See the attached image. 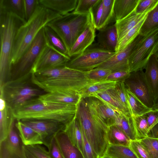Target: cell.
I'll use <instances>...</instances> for the list:
<instances>
[{
	"label": "cell",
	"mask_w": 158,
	"mask_h": 158,
	"mask_svg": "<svg viewBox=\"0 0 158 158\" xmlns=\"http://www.w3.org/2000/svg\"><path fill=\"white\" fill-rule=\"evenodd\" d=\"M33 82L46 93L73 90L80 92L96 82L87 78L86 72L66 66L32 73Z\"/></svg>",
	"instance_id": "1"
},
{
	"label": "cell",
	"mask_w": 158,
	"mask_h": 158,
	"mask_svg": "<svg viewBox=\"0 0 158 158\" xmlns=\"http://www.w3.org/2000/svg\"><path fill=\"white\" fill-rule=\"evenodd\" d=\"M77 106L31 99L13 110L16 121L43 119L55 121L65 125L75 116Z\"/></svg>",
	"instance_id": "2"
},
{
	"label": "cell",
	"mask_w": 158,
	"mask_h": 158,
	"mask_svg": "<svg viewBox=\"0 0 158 158\" xmlns=\"http://www.w3.org/2000/svg\"><path fill=\"white\" fill-rule=\"evenodd\" d=\"M26 22L11 12L0 9V86L10 79L15 37L19 28Z\"/></svg>",
	"instance_id": "3"
},
{
	"label": "cell",
	"mask_w": 158,
	"mask_h": 158,
	"mask_svg": "<svg viewBox=\"0 0 158 158\" xmlns=\"http://www.w3.org/2000/svg\"><path fill=\"white\" fill-rule=\"evenodd\" d=\"M61 16L39 3L31 17L18 31L12 52L11 65L27 49L42 28L52 20Z\"/></svg>",
	"instance_id": "4"
},
{
	"label": "cell",
	"mask_w": 158,
	"mask_h": 158,
	"mask_svg": "<svg viewBox=\"0 0 158 158\" xmlns=\"http://www.w3.org/2000/svg\"><path fill=\"white\" fill-rule=\"evenodd\" d=\"M46 93L33 82L31 73L10 80L0 86V96L13 110Z\"/></svg>",
	"instance_id": "5"
},
{
	"label": "cell",
	"mask_w": 158,
	"mask_h": 158,
	"mask_svg": "<svg viewBox=\"0 0 158 158\" xmlns=\"http://www.w3.org/2000/svg\"><path fill=\"white\" fill-rule=\"evenodd\" d=\"M76 116L81 131L99 158L104 156L109 145L107 139L108 128L94 119L85 98H82L77 105Z\"/></svg>",
	"instance_id": "6"
},
{
	"label": "cell",
	"mask_w": 158,
	"mask_h": 158,
	"mask_svg": "<svg viewBox=\"0 0 158 158\" xmlns=\"http://www.w3.org/2000/svg\"><path fill=\"white\" fill-rule=\"evenodd\" d=\"M91 18L90 10L85 14H79L73 11L53 19L46 25L58 35L69 53L77 38L86 28Z\"/></svg>",
	"instance_id": "7"
},
{
	"label": "cell",
	"mask_w": 158,
	"mask_h": 158,
	"mask_svg": "<svg viewBox=\"0 0 158 158\" xmlns=\"http://www.w3.org/2000/svg\"><path fill=\"white\" fill-rule=\"evenodd\" d=\"M44 27L38 32L26 51L15 63L12 65L10 80L17 78L30 73L47 44Z\"/></svg>",
	"instance_id": "8"
},
{
	"label": "cell",
	"mask_w": 158,
	"mask_h": 158,
	"mask_svg": "<svg viewBox=\"0 0 158 158\" xmlns=\"http://www.w3.org/2000/svg\"><path fill=\"white\" fill-rule=\"evenodd\" d=\"M116 52L98 46L88 48L81 54L70 57L66 66L69 68L87 72L97 68Z\"/></svg>",
	"instance_id": "9"
},
{
	"label": "cell",
	"mask_w": 158,
	"mask_h": 158,
	"mask_svg": "<svg viewBox=\"0 0 158 158\" xmlns=\"http://www.w3.org/2000/svg\"><path fill=\"white\" fill-rule=\"evenodd\" d=\"M158 45V28L143 36L130 55V72L145 69L148 61Z\"/></svg>",
	"instance_id": "10"
},
{
	"label": "cell",
	"mask_w": 158,
	"mask_h": 158,
	"mask_svg": "<svg viewBox=\"0 0 158 158\" xmlns=\"http://www.w3.org/2000/svg\"><path fill=\"white\" fill-rule=\"evenodd\" d=\"M127 87L144 105L152 109L154 100L146 81L144 72L140 70L131 72L125 81Z\"/></svg>",
	"instance_id": "11"
},
{
	"label": "cell",
	"mask_w": 158,
	"mask_h": 158,
	"mask_svg": "<svg viewBox=\"0 0 158 158\" xmlns=\"http://www.w3.org/2000/svg\"><path fill=\"white\" fill-rule=\"evenodd\" d=\"M71 58L47 44L32 68L30 73L36 72L66 66Z\"/></svg>",
	"instance_id": "12"
},
{
	"label": "cell",
	"mask_w": 158,
	"mask_h": 158,
	"mask_svg": "<svg viewBox=\"0 0 158 158\" xmlns=\"http://www.w3.org/2000/svg\"><path fill=\"white\" fill-rule=\"evenodd\" d=\"M15 124V122L7 137L0 141V158H27L25 145Z\"/></svg>",
	"instance_id": "13"
},
{
	"label": "cell",
	"mask_w": 158,
	"mask_h": 158,
	"mask_svg": "<svg viewBox=\"0 0 158 158\" xmlns=\"http://www.w3.org/2000/svg\"><path fill=\"white\" fill-rule=\"evenodd\" d=\"M85 99L91 114L98 123L107 128L114 125L121 112L113 109L96 98L90 97Z\"/></svg>",
	"instance_id": "14"
},
{
	"label": "cell",
	"mask_w": 158,
	"mask_h": 158,
	"mask_svg": "<svg viewBox=\"0 0 158 158\" xmlns=\"http://www.w3.org/2000/svg\"><path fill=\"white\" fill-rule=\"evenodd\" d=\"M20 121L36 131L40 135L43 144L47 148L52 139L58 132L63 130L65 126L62 123L51 120L32 119Z\"/></svg>",
	"instance_id": "15"
},
{
	"label": "cell",
	"mask_w": 158,
	"mask_h": 158,
	"mask_svg": "<svg viewBox=\"0 0 158 158\" xmlns=\"http://www.w3.org/2000/svg\"><path fill=\"white\" fill-rule=\"evenodd\" d=\"M139 35L126 48L116 53L96 68L110 70L112 73L120 71H129V57L143 37Z\"/></svg>",
	"instance_id": "16"
},
{
	"label": "cell",
	"mask_w": 158,
	"mask_h": 158,
	"mask_svg": "<svg viewBox=\"0 0 158 158\" xmlns=\"http://www.w3.org/2000/svg\"><path fill=\"white\" fill-rule=\"evenodd\" d=\"M91 18L86 28L79 36L68 53V56L73 57L83 52L92 44L95 37V27L91 10Z\"/></svg>",
	"instance_id": "17"
},
{
	"label": "cell",
	"mask_w": 158,
	"mask_h": 158,
	"mask_svg": "<svg viewBox=\"0 0 158 158\" xmlns=\"http://www.w3.org/2000/svg\"><path fill=\"white\" fill-rule=\"evenodd\" d=\"M45 101L77 106L82 99L79 92L73 91H58L47 93L38 97Z\"/></svg>",
	"instance_id": "18"
},
{
	"label": "cell",
	"mask_w": 158,
	"mask_h": 158,
	"mask_svg": "<svg viewBox=\"0 0 158 158\" xmlns=\"http://www.w3.org/2000/svg\"><path fill=\"white\" fill-rule=\"evenodd\" d=\"M99 31L97 35L98 46L106 50L115 52L118 36L115 24L108 25Z\"/></svg>",
	"instance_id": "19"
},
{
	"label": "cell",
	"mask_w": 158,
	"mask_h": 158,
	"mask_svg": "<svg viewBox=\"0 0 158 158\" xmlns=\"http://www.w3.org/2000/svg\"><path fill=\"white\" fill-rule=\"evenodd\" d=\"M0 141L8 135L16 120L13 110L6 104L4 98L0 96Z\"/></svg>",
	"instance_id": "20"
},
{
	"label": "cell",
	"mask_w": 158,
	"mask_h": 158,
	"mask_svg": "<svg viewBox=\"0 0 158 158\" xmlns=\"http://www.w3.org/2000/svg\"><path fill=\"white\" fill-rule=\"evenodd\" d=\"M145 69V77L155 101L158 96V58L155 55L150 56Z\"/></svg>",
	"instance_id": "21"
},
{
	"label": "cell",
	"mask_w": 158,
	"mask_h": 158,
	"mask_svg": "<svg viewBox=\"0 0 158 158\" xmlns=\"http://www.w3.org/2000/svg\"><path fill=\"white\" fill-rule=\"evenodd\" d=\"M55 138L64 158H84L81 152L73 145L63 130L58 132Z\"/></svg>",
	"instance_id": "22"
},
{
	"label": "cell",
	"mask_w": 158,
	"mask_h": 158,
	"mask_svg": "<svg viewBox=\"0 0 158 158\" xmlns=\"http://www.w3.org/2000/svg\"><path fill=\"white\" fill-rule=\"evenodd\" d=\"M137 14L135 10L124 18L115 23L118 36V42L147 15L148 13Z\"/></svg>",
	"instance_id": "23"
},
{
	"label": "cell",
	"mask_w": 158,
	"mask_h": 158,
	"mask_svg": "<svg viewBox=\"0 0 158 158\" xmlns=\"http://www.w3.org/2000/svg\"><path fill=\"white\" fill-rule=\"evenodd\" d=\"M78 0H39V3L63 16L74 10Z\"/></svg>",
	"instance_id": "24"
},
{
	"label": "cell",
	"mask_w": 158,
	"mask_h": 158,
	"mask_svg": "<svg viewBox=\"0 0 158 158\" xmlns=\"http://www.w3.org/2000/svg\"><path fill=\"white\" fill-rule=\"evenodd\" d=\"M96 98L113 109L123 113L131 115L130 111L120 101L113 88L93 95Z\"/></svg>",
	"instance_id": "25"
},
{
	"label": "cell",
	"mask_w": 158,
	"mask_h": 158,
	"mask_svg": "<svg viewBox=\"0 0 158 158\" xmlns=\"http://www.w3.org/2000/svg\"><path fill=\"white\" fill-rule=\"evenodd\" d=\"M15 125L25 146L43 144L40 135L33 129L20 121H17Z\"/></svg>",
	"instance_id": "26"
},
{
	"label": "cell",
	"mask_w": 158,
	"mask_h": 158,
	"mask_svg": "<svg viewBox=\"0 0 158 158\" xmlns=\"http://www.w3.org/2000/svg\"><path fill=\"white\" fill-rule=\"evenodd\" d=\"M63 131L67 135L73 145L82 154V132L76 115L65 125Z\"/></svg>",
	"instance_id": "27"
},
{
	"label": "cell",
	"mask_w": 158,
	"mask_h": 158,
	"mask_svg": "<svg viewBox=\"0 0 158 158\" xmlns=\"http://www.w3.org/2000/svg\"><path fill=\"white\" fill-rule=\"evenodd\" d=\"M140 0H114L113 9L116 21L124 18L134 11Z\"/></svg>",
	"instance_id": "28"
},
{
	"label": "cell",
	"mask_w": 158,
	"mask_h": 158,
	"mask_svg": "<svg viewBox=\"0 0 158 158\" xmlns=\"http://www.w3.org/2000/svg\"><path fill=\"white\" fill-rule=\"evenodd\" d=\"M117 82L107 80L96 82L83 89L79 93L83 98L91 97L95 94L114 88Z\"/></svg>",
	"instance_id": "29"
},
{
	"label": "cell",
	"mask_w": 158,
	"mask_h": 158,
	"mask_svg": "<svg viewBox=\"0 0 158 158\" xmlns=\"http://www.w3.org/2000/svg\"><path fill=\"white\" fill-rule=\"evenodd\" d=\"M114 125L122 130L131 140H136L132 116L120 112L116 119Z\"/></svg>",
	"instance_id": "30"
},
{
	"label": "cell",
	"mask_w": 158,
	"mask_h": 158,
	"mask_svg": "<svg viewBox=\"0 0 158 158\" xmlns=\"http://www.w3.org/2000/svg\"><path fill=\"white\" fill-rule=\"evenodd\" d=\"M107 139L109 144L129 146L131 140L122 130L115 125L108 128Z\"/></svg>",
	"instance_id": "31"
},
{
	"label": "cell",
	"mask_w": 158,
	"mask_h": 158,
	"mask_svg": "<svg viewBox=\"0 0 158 158\" xmlns=\"http://www.w3.org/2000/svg\"><path fill=\"white\" fill-rule=\"evenodd\" d=\"M126 93L131 115H142L152 110L144 105L126 86Z\"/></svg>",
	"instance_id": "32"
},
{
	"label": "cell",
	"mask_w": 158,
	"mask_h": 158,
	"mask_svg": "<svg viewBox=\"0 0 158 158\" xmlns=\"http://www.w3.org/2000/svg\"><path fill=\"white\" fill-rule=\"evenodd\" d=\"M44 29L47 44L58 52L68 56L65 46L56 33L47 25L44 27Z\"/></svg>",
	"instance_id": "33"
},
{
	"label": "cell",
	"mask_w": 158,
	"mask_h": 158,
	"mask_svg": "<svg viewBox=\"0 0 158 158\" xmlns=\"http://www.w3.org/2000/svg\"><path fill=\"white\" fill-rule=\"evenodd\" d=\"M0 9L11 12L25 21L24 0H0Z\"/></svg>",
	"instance_id": "34"
},
{
	"label": "cell",
	"mask_w": 158,
	"mask_h": 158,
	"mask_svg": "<svg viewBox=\"0 0 158 158\" xmlns=\"http://www.w3.org/2000/svg\"><path fill=\"white\" fill-rule=\"evenodd\" d=\"M105 156L111 158H138L130 146L112 144H109Z\"/></svg>",
	"instance_id": "35"
},
{
	"label": "cell",
	"mask_w": 158,
	"mask_h": 158,
	"mask_svg": "<svg viewBox=\"0 0 158 158\" xmlns=\"http://www.w3.org/2000/svg\"><path fill=\"white\" fill-rule=\"evenodd\" d=\"M158 28V4L149 12L140 28L139 35L143 36Z\"/></svg>",
	"instance_id": "36"
},
{
	"label": "cell",
	"mask_w": 158,
	"mask_h": 158,
	"mask_svg": "<svg viewBox=\"0 0 158 158\" xmlns=\"http://www.w3.org/2000/svg\"><path fill=\"white\" fill-rule=\"evenodd\" d=\"M147 16L118 42L115 51L116 52H118L126 48L139 35L140 28Z\"/></svg>",
	"instance_id": "37"
},
{
	"label": "cell",
	"mask_w": 158,
	"mask_h": 158,
	"mask_svg": "<svg viewBox=\"0 0 158 158\" xmlns=\"http://www.w3.org/2000/svg\"><path fill=\"white\" fill-rule=\"evenodd\" d=\"M114 0H103V9L98 30L111 23L116 22L114 13Z\"/></svg>",
	"instance_id": "38"
},
{
	"label": "cell",
	"mask_w": 158,
	"mask_h": 158,
	"mask_svg": "<svg viewBox=\"0 0 158 158\" xmlns=\"http://www.w3.org/2000/svg\"><path fill=\"white\" fill-rule=\"evenodd\" d=\"M131 116L136 140H139L147 137L149 127L144 115Z\"/></svg>",
	"instance_id": "39"
},
{
	"label": "cell",
	"mask_w": 158,
	"mask_h": 158,
	"mask_svg": "<svg viewBox=\"0 0 158 158\" xmlns=\"http://www.w3.org/2000/svg\"><path fill=\"white\" fill-rule=\"evenodd\" d=\"M138 140L146 149L151 158H158V139L147 137Z\"/></svg>",
	"instance_id": "40"
},
{
	"label": "cell",
	"mask_w": 158,
	"mask_h": 158,
	"mask_svg": "<svg viewBox=\"0 0 158 158\" xmlns=\"http://www.w3.org/2000/svg\"><path fill=\"white\" fill-rule=\"evenodd\" d=\"M112 73L108 69L95 68L86 72V76L90 81L98 82L105 80L107 76Z\"/></svg>",
	"instance_id": "41"
},
{
	"label": "cell",
	"mask_w": 158,
	"mask_h": 158,
	"mask_svg": "<svg viewBox=\"0 0 158 158\" xmlns=\"http://www.w3.org/2000/svg\"><path fill=\"white\" fill-rule=\"evenodd\" d=\"M158 4V0H140L135 10L136 14L149 13Z\"/></svg>",
	"instance_id": "42"
},
{
	"label": "cell",
	"mask_w": 158,
	"mask_h": 158,
	"mask_svg": "<svg viewBox=\"0 0 158 158\" xmlns=\"http://www.w3.org/2000/svg\"><path fill=\"white\" fill-rule=\"evenodd\" d=\"M126 88L125 81H118L113 89L120 101L131 112L127 98Z\"/></svg>",
	"instance_id": "43"
},
{
	"label": "cell",
	"mask_w": 158,
	"mask_h": 158,
	"mask_svg": "<svg viewBox=\"0 0 158 158\" xmlns=\"http://www.w3.org/2000/svg\"><path fill=\"white\" fill-rule=\"evenodd\" d=\"M103 9V0H98L91 9L96 29L98 30Z\"/></svg>",
	"instance_id": "44"
},
{
	"label": "cell",
	"mask_w": 158,
	"mask_h": 158,
	"mask_svg": "<svg viewBox=\"0 0 158 158\" xmlns=\"http://www.w3.org/2000/svg\"><path fill=\"white\" fill-rule=\"evenodd\" d=\"M98 0H78L77 6L73 11L79 14L89 13Z\"/></svg>",
	"instance_id": "45"
},
{
	"label": "cell",
	"mask_w": 158,
	"mask_h": 158,
	"mask_svg": "<svg viewBox=\"0 0 158 158\" xmlns=\"http://www.w3.org/2000/svg\"><path fill=\"white\" fill-rule=\"evenodd\" d=\"M25 147L37 158H52L48 152L40 145H25Z\"/></svg>",
	"instance_id": "46"
},
{
	"label": "cell",
	"mask_w": 158,
	"mask_h": 158,
	"mask_svg": "<svg viewBox=\"0 0 158 158\" xmlns=\"http://www.w3.org/2000/svg\"><path fill=\"white\" fill-rule=\"evenodd\" d=\"M129 146L138 158H151L146 149L139 140H131Z\"/></svg>",
	"instance_id": "47"
},
{
	"label": "cell",
	"mask_w": 158,
	"mask_h": 158,
	"mask_svg": "<svg viewBox=\"0 0 158 158\" xmlns=\"http://www.w3.org/2000/svg\"><path fill=\"white\" fill-rule=\"evenodd\" d=\"M81 132L82 154L84 158H99L85 135Z\"/></svg>",
	"instance_id": "48"
},
{
	"label": "cell",
	"mask_w": 158,
	"mask_h": 158,
	"mask_svg": "<svg viewBox=\"0 0 158 158\" xmlns=\"http://www.w3.org/2000/svg\"><path fill=\"white\" fill-rule=\"evenodd\" d=\"M25 20L28 21L35 12L39 4V0H24Z\"/></svg>",
	"instance_id": "49"
},
{
	"label": "cell",
	"mask_w": 158,
	"mask_h": 158,
	"mask_svg": "<svg viewBox=\"0 0 158 158\" xmlns=\"http://www.w3.org/2000/svg\"><path fill=\"white\" fill-rule=\"evenodd\" d=\"M47 148L52 158H64L55 137L52 139Z\"/></svg>",
	"instance_id": "50"
},
{
	"label": "cell",
	"mask_w": 158,
	"mask_h": 158,
	"mask_svg": "<svg viewBox=\"0 0 158 158\" xmlns=\"http://www.w3.org/2000/svg\"><path fill=\"white\" fill-rule=\"evenodd\" d=\"M131 72L129 71H120L111 73L107 77L106 80L125 81L129 77Z\"/></svg>",
	"instance_id": "51"
},
{
	"label": "cell",
	"mask_w": 158,
	"mask_h": 158,
	"mask_svg": "<svg viewBox=\"0 0 158 158\" xmlns=\"http://www.w3.org/2000/svg\"><path fill=\"white\" fill-rule=\"evenodd\" d=\"M144 115L146 119L149 129L158 122V110H152Z\"/></svg>",
	"instance_id": "52"
},
{
	"label": "cell",
	"mask_w": 158,
	"mask_h": 158,
	"mask_svg": "<svg viewBox=\"0 0 158 158\" xmlns=\"http://www.w3.org/2000/svg\"><path fill=\"white\" fill-rule=\"evenodd\" d=\"M147 137L158 139V122L149 129Z\"/></svg>",
	"instance_id": "53"
},
{
	"label": "cell",
	"mask_w": 158,
	"mask_h": 158,
	"mask_svg": "<svg viewBox=\"0 0 158 158\" xmlns=\"http://www.w3.org/2000/svg\"><path fill=\"white\" fill-rule=\"evenodd\" d=\"M25 148L27 158H37L32 154L29 151H28Z\"/></svg>",
	"instance_id": "54"
},
{
	"label": "cell",
	"mask_w": 158,
	"mask_h": 158,
	"mask_svg": "<svg viewBox=\"0 0 158 158\" xmlns=\"http://www.w3.org/2000/svg\"><path fill=\"white\" fill-rule=\"evenodd\" d=\"M152 110H158V104L154 105L153 107Z\"/></svg>",
	"instance_id": "55"
},
{
	"label": "cell",
	"mask_w": 158,
	"mask_h": 158,
	"mask_svg": "<svg viewBox=\"0 0 158 158\" xmlns=\"http://www.w3.org/2000/svg\"><path fill=\"white\" fill-rule=\"evenodd\" d=\"M158 53V45H157L156 48V49H155V50L154 51V54L156 55Z\"/></svg>",
	"instance_id": "56"
},
{
	"label": "cell",
	"mask_w": 158,
	"mask_h": 158,
	"mask_svg": "<svg viewBox=\"0 0 158 158\" xmlns=\"http://www.w3.org/2000/svg\"><path fill=\"white\" fill-rule=\"evenodd\" d=\"M158 104V96L154 101V105Z\"/></svg>",
	"instance_id": "57"
},
{
	"label": "cell",
	"mask_w": 158,
	"mask_h": 158,
	"mask_svg": "<svg viewBox=\"0 0 158 158\" xmlns=\"http://www.w3.org/2000/svg\"><path fill=\"white\" fill-rule=\"evenodd\" d=\"M100 158H111L110 157H108L107 156H104L102 157H101Z\"/></svg>",
	"instance_id": "58"
},
{
	"label": "cell",
	"mask_w": 158,
	"mask_h": 158,
	"mask_svg": "<svg viewBox=\"0 0 158 158\" xmlns=\"http://www.w3.org/2000/svg\"><path fill=\"white\" fill-rule=\"evenodd\" d=\"M156 55L157 56V57H158V54H156V55Z\"/></svg>",
	"instance_id": "59"
}]
</instances>
